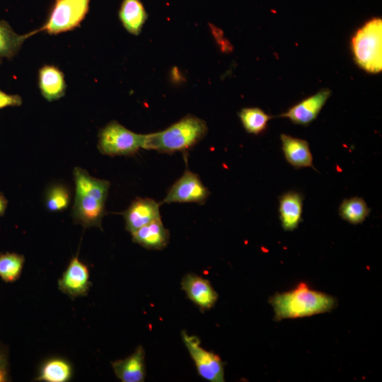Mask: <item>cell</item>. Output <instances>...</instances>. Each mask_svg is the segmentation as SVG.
<instances>
[{
	"instance_id": "17",
	"label": "cell",
	"mask_w": 382,
	"mask_h": 382,
	"mask_svg": "<svg viewBox=\"0 0 382 382\" xmlns=\"http://www.w3.org/2000/svg\"><path fill=\"white\" fill-rule=\"evenodd\" d=\"M38 85L42 96L50 102L63 97L66 88L64 74L53 65H45L40 69Z\"/></svg>"
},
{
	"instance_id": "25",
	"label": "cell",
	"mask_w": 382,
	"mask_h": 382,
	"mask_svg": "<svg viewBox=\"0 0 382 382\" xmlns=\"http://www.w3.org/2000/svg\"><path fill=\"white\" fill-rule=\"evenodd\" d=\"M21 104L22 98L20 96L8 94L0 89V109L21 106Z\"/></svg>"
},
{
	"instance_id": "20",
	"label": "cell",
	"mask_w": 382,
	"mask_h": 382,
	"mask_svg": "<svg viewBox=\"0 0 382 382\" xmlns=\"http://www.w3.org/2000/svg\"><path fill=\"white\" fill-rule=\"evenodd\" d=\"M39 30L24 35L17 34L5 21H0V57L13 58L21 50L26 39L35 35Z\"/></svg>"
},
{
	"instance_id": "10",
	"label": "cell",
	"mask_w": 382,
	"mask_h": 382,
	"mask_svg": "<svg viewBox=\"0 0 382 382\" xmlns=\"http://www.w3.org/2000/svg\"><path fill=\"white\" fill-rule=\"evenodd\" d=\"M331 93L329 88H323L293 105L279 117L287 118L294 124L307 126L316 119Z\"/></svg>"
},
{
	"instance_id": "21",
	"label": "cell",
	"mask_w": 382,
	"mask_h": 382,
	"mask_svg": "<svg viewBox=\"0 0 382 382\" xmlns=\"http://www.w3.org/2000/svg\"><path fill=\"white\" fill-rule=\"evenodd\" d=\"M370 211L364 199L359 197L344 199L339 207L340 217L354 225L361 224Z\"/></svg>"
},
{
	"instance_id": "3",
	"label": "cell",
	"mask_w": 382,
	"mask_h": 382,
	"mask_svg": "<svg viewBox=\"0 0 382 382\" xmlns=\"http://www.w3.org/2000/svg\"><path fill=\"white\" fill-rule=\"evenodd\" d=\"M207 131L205 121L188 115L163 131L145 134L144 149L167 154L185 151L202 140Z\"/></svg>"
},
{
	"instance_id": "16",
	"label": "cell",
	"mask_w": 382,
	"mask_h": 382,
	"mask_svg": "<svg viewBox=\"0 0 382 382\" xmlns=\"http://www.w3.org/2000/svg\"><path fill=\"white\" fill-rule=\"evenodd\" d=\"M303 196L296 191H288L279 198V219L284 231L295 230L301 221Z\"/></svg>"
},
{
	"instance_id": "27",
	"label": "cell",
	"mask_w": 382,
	"mask_h": 382,
	"mask_svg": "<svg viewBox=\"0 0 382 382\" xmlns=\"http://www.w3.org/2000/svg\"><path fill=\"white\" fill-rule=\"evenodd\" d=\"M8 200L4 194L0 192V216H3L7 207Z\"/></svg>"
},
{
	"instance_id": "18",
	"label": "cell",
	"mask_w": 382,
	"mask_h": 382,
	"mask_svg": "<svg viewBox=\"0 0 382 382\" xmlns=\"http://www.w3.org/2000/svg\"><path fill=\"white\" fill-rule=\"evenodd\" d=\"M147 17V13L140 0H122L119 10V18L127 32L138 35Z\"/></svg>"
},
{
	"instance_id": "15",
	"label": "cell",
	"mask_w": 382,
	"mask_h": 382,
	"mask_svg": "<svg viewBox=\"0 0 382 382\" xmlns=\"http://www.w3.org/2000/svg\"><path fill=\"white\" fill-rule=\"evenodd\" d=\"M282 149L286 161L294 168L311 167L313 156L306 140L282 134L280 135Z\"/></svg>"
},
{
	"instance_id": "7",
	"label": "cell",
	"mask_w": 382,
	"mask_h": 382,
	"mask_svg": "<svg viewBox=\"0 0 382 382\" xmlns=\"http://www.w3.org/2000/svg\"><path fill=\"white\" fill-rule=\"evenodd\" d=\"M183 342L196 366L198 374L210 382H224V364L217 354L201 346L198 337L181 332Z\"/></svg>"
},
{
	"instance_id": "26",
	"label": "cell",
	"mask_w": 382,
	"mask_h": 382,
	"mask_svg": "<svg viewBox=\"0 0 382 382\" xmlns=\"http://www.w3.org/2000/svg\"><path fill=\"white\" fill-rule=\"evenodd\" d=\"M7 357L0 349V382L8 381V368Z\"/></svg>"
},
{
	"instance_id": "2",
	"label": "cell",
	"mask_w": 382,
	"mask_h": 382,
	"mask_svg": "<svg viewBox=\"0 0 382 382\" xmlns=\"http://www.w3.org/2000/svg\"><path fill=\"white\" fill-rule=\"evenodd\" d=\"M270 302L277 320L297 318L323 313L335 306L334 297L312 289L305 282L288 291L273 296Z\"/></svg>"
},
{
	"instance_id": "13",
	"label": "cell",
	"mask_w": 382,
	"mask_h": 382,
	"mask_svg": "<svg viewBox=\"0 0 382 382\" xmlns=\"http://www.w3.org/2000/svg\"><path fill=\"white\" fill-rule=\"evenodd\" d=\"M111 365L115 374L122 382H143L145 380V351L141 345L126 358L112 361Z\"/></svg>"
},
{
	"instance_id": "5",
	"label": "cell",
	"mask_w": 382,
	"mask_h": 382,
	"mask_svg": "<svg viewBox=\"0 0 382 382\" xmlns=\"http://www.w3.org/2000/svg\"><path fill=\"white\" fill-rule=\"evenodd\" d=\"M145 134L134 133L117 121H111L98 134V148L103 154L132 156L144 149Z\"/></svg>"
},
{
	"instance_id": "23",
	"label": "cell",
	"mask_w": 382,
	"mask_h": 382,
	"mask_svg": "<svg viewBox=\"0 0 382 382\" xmlns=\"http://www.w3.org/2000/svg\"><path fill=\"white\" fill-rule=\"evenodd\" d=\"M25 257L16 253L0 254V277L6 283L16 282L21 276Z\"/></svg>"
},
{
	"instance_id": "12",
	"label": "cell",
	"mask_w": 382,
	"mask_h": 382,
	"mask_svg": "<svg viewBox=\"0 0 382 382\" xmlns=\"http://www.w3.org/2000/svg\"><path fill=\"white\" fill-rule=\"evenodd\" d=\"M160 204L151 198L137 197L122 212L125 228L131 234L141 227L161 218Z\"/></svg>"
},
{
	"instance_id": "1",
	"label": "cell",
	"mask_w": 382,
	"mask_h": 382,
	"mask_svg": "<svg viewBox=\"0 0 382 382\" xmlns=\"http://www.w3.org/2000/svg\"><path fill=\"white\" fill-rule=\"evenodd\" d=\"M73 175L76 192L71 214L74 221L85 228H102L110 182L92 177L79 167L74 168Z\"/></svg>"
},
{
	"instance_id": "22",
	"label": "cell",
	"mask_w": 382,
	"mask_h": 382,
	"mask_svg": "<svg viewBox=\"0 0 382 382\" xmlns=\"http://www.w3.org/2000/svg\"><path fill=\"white\" fill-rule=\"evenodd\" d=\"M241 123L248 133L259 134L264 132L272 118L258 108H245L238 112Z\"/></svg>"
},
{
	"instance_id": "14",
	"label": "cell",
	"mask_w": 382,
	"mask_h": 382,
	"mask_svg": "<svg viewBox=\"0 0 382 382\" xmlns=\"http://www.w3.org/2000/svg\"><path fill=\"white\" fill-rule=\"evenodd\" d=\"M132 236L134 243L150 250L165 248L170 238L169 231L164 227L161 218L141 227Z\"/></svg>"
},
{
	"instance_id": "11",
	"label": "cell",
	"mask_w": 382,
	"mask_h": 382,
	"mask_svg": "<svg viewBox=\"0 0 382 382\" xmlns=\"http://www.w3.org/2000/svg\"><path fill=\"white\" fill-rule=\"evenodd\" d=\"M181 288L187 298L202 312L212 308L218 300V294L210 282L193 273H188L184 276L181 281Z\"/></svg>"
},
{
	"instance_id": "19",
	"label": "cell",
	"mask_w": 382,
	"mask_h": 382,
	"mask_svg": "<svg viewBox=\"0 0 382 382\" xmlns=\"http://www.w3.org/2000/svg\"><path fill=\"white\" fill-rule=\"evenodd\" d=\"M73 374L71 364L65 359L52 357L41 364L35 380L45 382H66Z\"/></svg>"
},
{
	"instance_id": "8",
	"label": "cell",
	"mask_w": 382,
	"mask_h": 382,
	"mask_svg": "<svg viewBox=\"0 0 382 382\" xmlns=\"http://www.w3.org/2000/svg\"><path fill=\"white\" fill-rule=\"evenodd\" d=\"M210 192L198 175L185 170L183 175L172 185L163 202L165 203H199L206 202Z\"/></svg>"
},
{
	"instance_id": "24",
	"label": "cell",
	"mask_w": 382,
	"mask_h": 382,
	"mask_svg": "<svg viewBox=\"0 0 382 382\" xmlns=\"http://www.w3.org/2000/svg\"><path fill=\"white\" fill-rule=\"evenodd\" d=\"M69 202V190L63 185H54L46 192L45 205L50 212L62 211L68 207Z\"/></svg>"
},
{
	"instance_id": "9",
	"label": "cell",
	"mask_w": 382,
	"mask_h": 382,
	"mask_svg": "<svg viewBox=\"0 0 382 382\" xmlns=\"http://www.w3.org/2000/svg\"><path fill=\"white\" fill-rule=\"evenodd\" d=\"M91 286L88 267L78 255L73 257L58 280L59 289L71 299L86 296Z\"/></svg>"
},
{
	"instance_id": "4",
	"label": "cell",
	"mask_w": 382,
	"mask_h": 382,
	"mask_svg": "<svg viewBox=\"0 0 382 382\" xmlns=\"http://www.w3.org/2000/svg\"><path fill=\"white\" fill-rule=\"evenodd\" d=\"M352 51L357 64L376 74L382 70V20L373 18L357 30L352 38Z\"/></svg>"
},
{
	"instance_id": "6",
	"label": "cell",
	"mask_w": 382,
	"mask_h": 382,
	"mask_svg": "<svg viewBox=\"0 0 382 382\" xmlns=\"http://www.w3.org/2000/svg\"><path fill=\"white\" fill-rule=\"evenodd\" d=\"M91 0H54L45 23L39 31L57 35L79 27L89 11Z\"/></svg>"
}]
</instances>
